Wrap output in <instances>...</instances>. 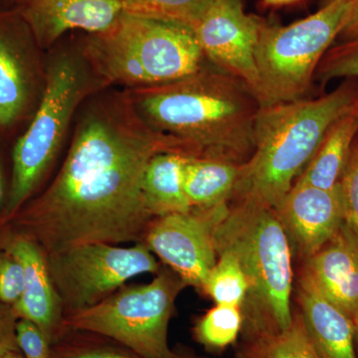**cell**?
<instances>
[{
	"label": "cell",
	"instance_id": "obj_1",
	"mask_svg": "<svg viewBox=\"0 0 358 358\" xmlns=\"http://www.w3.org/2000/svg\"><path fill=\"white\" fill-rule=\"evenodd\" d=\"M110 88L82 105L58 173L7 225L46 256L81 244L141 243L154 219L143 192L148 162L160 152L188 155L141 119L128 90Z\"/></svg>",
	"mask_w": 358,
	"mask_h": 358
},
{
	"label": "cell",
	"instance_id": "obj_2",
	"mask_svg": "<svg viewBox=\"0 0 358 358\" xmlns=\"http://www.w3.org/2000/svg\"><path fill=\"white\" fill-rule=\"evenodd\" d=\"M127 90L141 119L190 157L243 164L253 154L260 107L241 80L208 64L171 83Z\"/></svg>",
	"mask_w": 358,
	"mask_h": 358
},
{
	"label": "cell",
	"instance_id": "obj_3",
	"mask_svg": "<svg viewBox=\"0 0 358 358\" xmlns=\"http://www.w3.org/2000/svg\"><path fill=\"white\" fill-rule=\"evenodd\" d=\"M358 102V80L326 95L264 107L254 124V152L240 167L229 201L275 209L317 152L331 124Z\"/></svg>",
	"mask_w": 358,
	"mask_h": 358
},
{
	"label": "cell",
	"instance_id": "obj_4",
	"mask_svg": "<svg viewBox=\"0 0 358 358\" xmlns=\"http://www.w3.org/2000/svg\"><path fill=\"white\" fill-rule=\"evenodd\" d=\"M58 42L46 57L43 95L13 152V173L0 226L6 227L50 171L80 108L110 85L94 71L79 40Z\"/></svg>",
	"mask_w": 358,
	"mask_h": 358
},
{
	"label": "cell",
	"instance_id": "obj_5",
	"mask_svg": "<svg viewBox=\"0 0 358 358\" xmlns=\"http://www.w3.org/2000/svg\"><path fill=\"white\" fill-rule=\"evenodd\" d=\"M216 252L236 257L248 281L241 307L247 339L293 322V268L289 238L274 209L224 204L211 209Z\"/></svg>",
	"mask_w": 358,
	"mask_h": 358
},
{
	"label": "cell",
	"instance_id": "obj_6",
	"mask_svg": "<svg viewBox=\"0 0 358 358\" xmlns=\"http://www.w3.org/2000/svg\"><path fill=\"white\" fill-rule=\"evenodd\" d=\"M85 57L110 87L171 83L208 65L189 26L122 13L105 31L78 36Z\"/></svg>",
	"mask_w": 358,
	"mask_h": 358
},
{
	"label": "cell",
	"instance_id": "obj_7",
	"mask_svg": "<svg viewBox=\"0 0 358 358\" xmlns=\"http://www.w3.org/2000/svg\"><path fill=\"white\" fill-rule=\"evenodd\" d=\"M350 0H336L287 26L264 20L255 52L252 93L259 107L305 99L324 54L338 39Z\"/></svg>",
	"mask_w": 358,
	"mask_h": 358
},
{
	"label": "cell",
	"instance_id": "obj_8",
	"mask_svg": "<svg viewBox=\"0 0 358 358\" xmlns=\"http://www.w3.org/2000/svg\"><path fill=\"white\" fill-rule=\"evenodd\" d=\"M185 287L173 270L159 268L154 281L122 287L93 307L66 315L65 329L106 336L141 358H176L169 343V322Z\"/></svg>",
	"mask_w": 358,
	"mask_h": 358
},
{
	"label": "cell",
	"instance_id": "obj_9",
	"mask_svg": "<svg viewBox=\"0 0 358 358\" xmlns=\"http://www.w3.org/2000/svg\"><path fill=\"white\" fill-rule=\"evenodd\" d=\"M46 258L64 317L101 303L131 278L157 273L160 268L143 243L129 248L108 243L81 244Z\"/></svg>",
	"mask_w": 358,
	"mask_h": 358
},
{
	"label": "cell",
	"instance_id": "obj_10",
	"mask_svg": "<svg viewBox=\"0 0 358 358\" xmlns=\"http://www.w3.org/2000/svg\"><path fill=\"white\" fill-rule=\"evenodd\" d=\"M43 52L20 14L0 8V133H13L36 112L46 79Z\"/></svg>",
	"mask_w": 358,
	"mask_h": 358
},
{
	"label": "cell",
	"instance_id": "obj_11",
	"mask_svg": "<svg viewBox=\"0 0 358 358\" xmlns=\"http://www.w3.org/2000/svg\"><path fill=\"white\" fill-rule=\"evenodd\" d=\"M263 23L262 18L246 13L244 0H214L192 30L207 63L241 80L252 91Z\"/></svg>",
	"mask_w": 358,
	"mask_h": 358
},
{
	"label": "cell",
	"instance_id": "obj_12",
	"mask_svg": "<svg viewBox=\"0 0 358 358\" xmlns=\"http://www.w3.org/2000/svg\"><path fill=\"white\" fill-rule=\"evenodd\" d=\"M188 286L203 292L218 255L210 210L159 216L150 221L143 242Z\"/></svg>",
	"mask_w": 358,
	"mask_h": 358
},
{
	"label": "cell",
	"instance_id": "obj_13",
	"mask_svg": "<svg viewBox=\"0 0 358 358\" xmlns=\"http://www.w3.org/2000/svg\"><path fill=\"white\" fill-rule=\"evenodd\" d=\"M274 210L289 244L305 260L322 249L345 221L339 185L322 189L294 183Z\"/></svg>",
	"mask_w": 358,
	"mask_h": 358
},
{
	"label": "cell",
	"instance_id": "obj_14",
	"mask_svg": "<svg viewBox=\"0 0 358 358\" xmlns=\"http://www.w3.org/2000/svg\"><path fill=\"white\" fill-rule=\"evenodd\" d=\"M13 8L43 51L70 33L105 31L124 13L117 0H14Z\"/></svg>",
	"mask_w": 358,
	"mask_h": 358
},
{
	"label": "cell",
	"instance_id": "obj_15",
	"mask_svg": "<svg viewBox=\"0 0 358 358\" xmlns=\"http://www.w3.org/2000/svg\"><path fill=\"white\" fill-rule=\"evenodd\" d=\"M6 231L1 246L20 261L25 275L24 289L20 300L13 306V312L18 320L36 324L52 345L65 331L64 312L49 273L46 254L31 238Z\"/></svg>",
	"mask_w": 358,
	"mask_h": 358
},
{
	"label": "cell",
	"instance_id": "obj_16",
	"mask_svg": "<svg viewBox=\"0 0 358 358\" xmlns=\"http://www.w3.org/2000/svg\"><path fill=\"white\" fill-rule=\"evenodd\" d=\"M303 271L355 322L358 315V235L345 221L322 249L306 260Z\"/></svg>",
	"mask_w": 358,
	"mask_h": 358
},
{
	"label": "cell",
	"instance_id": "obj_17",
	"mask_svg": "<svg viewBox=\"0 0 358 358\" xmlns=\"http://www.w3.org/2000/svg\"><path fill=\"white\" fill-rule=\"evenodd\" d=\"M298 298L308 338L320 358H358L353 320L320 292L306 271Z\"/></svg>",
	"mask_w": 358,
	"mask_h": 358
},
{
	"label": "cell",
	"instance_id": "obj_18",
	"mask_svg": "<svg viewBox=\"0 0 358 358\" xmlns=\"http://www.w3.org/2000/svg\"><path fill=\"white\" fill-rule=\"evenodd\" d=\"M358 134V102L327 129L317 152L294 183L333 189L341 182Z\"/></svg>",
	"mask_w": 358,
	"mask_h": 358
},
{
	"label": "cell",
	"instance_id": "obj_19",
	"mask_svg": "<svg viewBox=\"0 0 358 358\" xmlns=\"http://www.w3.org/2000/svg\"><path fill=\"white\" fill-rule=\"evenodd\" d=\"M190 155L181 152H164L148 162L143 176V192L152 217L192 210L186 197L183 173Z\"/></svg>",
	"mask_w": 358,
	"mask_h": 358
},
{
	"label": "cell",
	"instance_id": "obj_20",
	"mask_svg": "<svg viewBox=\"0 0 358 358\" xmlns=\"http://www.w3.org/2000/svg\"><path fill=\"white\" fill-rule=\"evenodd\" d=\"M240 167L230 160L188 157L183 185L192 208L207 210L229 203Z\"/></svg>",
	"mask_w": 358,
	"mask_h": 358
},
{
	"label": "cell",
	"instance_id": "obj_21",
	"mask_svg": "<svg viewBox=\"0 0 358 358\" xmlns=\"http://www.w3.org/2000/svg\"><path fill=\"white\" fill-rule=\"evenodd\" d=\"M241 358H320L308 338L300 313L282 331L247 339Z\"/></svg>",
	"mask_w": 358,
	"mask_h": 358
},
{
	"label": "cell",
	"instance_id": "obj_22",
	"mask_svg": "<svg viewBox=\"0 0 358 358\" xmlns=\"http://www.w3.org/2000/svg\"><path fill=\"white\" fill-rule=\"evenodd\" d=\"M205 282L203 292L217 305L241 308L248 294V281L239 261L230 252H219Z\"/></svg>",
	"mask_w": 358,
	"mask_h": 358
},
{
	"label": "cell",
	"instance_id": "obj_23",
	"mask_svg": "<svg viewBox=\"0 0 358 358\" xmlns=\"http://www.w3.org/2000/svg\"><path fill=\"white\" fill-rule=\"evenodd\" d=\"M50 358H141L113 339L88 333L65 329L51 345Z\"/></svg>",
	"mask_w": 358,
	"mask_h": 358
},
{
	"label": "cell",
	"instance_id": "obj_24",
	"mask_svg": "<svg viewBox=\"0 0 358 358\" xmlns=\"http://www.w3.org/2000/svg\"><path fill=\"white\" fill-rule=\"evenodd\" d=\"M122 13L192 26L214 0H117Z\"/></svg>",
	"mask_w": 358,
	"mask_h": 358
},
{
	"label": "cell",
	"instance_id": "obj_25",
	"mask_svg": "<svg viewBox=\"0 0 358 358\" xmlns=\"http://www.w3.org/2000/svg\"><path fill=\"white\" fill-rule=\"evenodd\" d=\"M243 329L241 308L216 305L197 322L194 336L209 350H224L235 341Z\"/></svg>",
	"mask_w": 358,
	"mask_h": 358
},
{
	"label": "cell",
	"instance_id": "obj_26",
	"mask_svg": "<svg viewBox=\"0 0 358 358\" xmlns=\"http://www.w3.org/2000/svg\"><path fill=\"white\" fill-rule=\"evenodd\" d=\"M336 79L358 80V39L331 46L320 61L315 80L327 84Z\"/></svg>",
	"mask_w": 358,
	"mask_h": 358
},
{
	"label": "cell",
	"instance_id": "obj_27",
	"mask_svg": "<svg viewBox=\"0 0 358 358\" xmlns=\"http://www.w3.org/2000/svg\"><path fill=\"white\" fill-rule=\"evenodd\" d=\"M24 268L15 256L0 246V303L13 307L24 289Z\"/></svg>",
	"mask_w": 358,
	"mask_h": 358
},
{
	"label": "cell",
	"instance_id": "obj_28",
	"mask_svg": "<svg viewBox=\"0 0 358 358\" xmlns=\"http://www.w3.org/2000/svg\"><path fill=\"white\" fill-rule=\"evenodd\" d=\"M345 222L358 235V134L339 182Z\"/></svg>",
	"mask_w": 358,
	"mask_h": 358
},
{
	"label": "cell",
	"instance_id": "obj_29",
	"mask_svg": "<svg viewBox=\"0 0 358 358\" xmlns=\"http://www.w3.org/2000/svg\"><path fill=\"white\" fill-rule=\"evenodd\" d=\"M16 339L24 358H50L51 343L36 324L27 320H18Z\"/></svg>",
	"mask_w": 358,
	"mask_h": 358
},
{
	"label": "cell",
	"instance_id": "obj_30",
	"mask_svg": "<svg viewBox=\"0 0 358 358\" xmlns=\"http://www.w3.org/2000/svg\"><path fill=\"white\" fill-rule=\"evenodd\" d=\"M17 320L13 307L0 303V358H11L20 352L16 339Z\"/></svg>",
	"mask_w": 358,
	"mask_h": 358
},
{
	"label": "cell",
	"instance_id": "obj_31",
	"mask_svg": "<svg viewBox=\"0 0 358 358\" xmlns=\"http://www.w3.org/2000/svg\"><path fill=\"white\" fill-rule=\"evenodd\" d=\"M355 39H358V0H350V8L336 40L341 43Z\"/></svg>",
	"mask_w": 358,
	"mask_h": 358
},
{
	"label": "cell",
	"instance_id": "obj_32",
	"mask_svg": "<svg viewBox=\"0 0 358 358\" xmlns=\"http://www.w3.org/2000/svg\"><path fill=\"white\" fill-rule=\"evenodd\" d=\"M264 3L268 6L282 7L292 6V4L298 3L301 0H262Z\"/></svg>",
	"mask_w": 358,
	"mask_h": 358
},
{
	"label": "cell",
	"instance_id": "obj_33",
	"mask_svg": "<svg viewBox=\"0 0 358 358\" xmlns=\"http://www.w3.org/2000/svg\"><path fill=\"white\" fill-rule=\"evenodd\" d=\"M7 195L6 194V187H4L3 173H2L1 162H0V210L3 209L6 204Z\"/></svg>",
	"mask_w": 358,
	"mask_h": 358
},
{
	"label": "cell",
	"instance_id": "obj_34",
	"mask_svg": "<svg viewBox=\"0 0 358 358\" xmlns=\"http://www.w3.org/2000/svg\"><path fill=\"white\" fill-rule=\"evenodd\" d=\"M176 352V358H203L197 357V355H193V353L185 352V350H179Z\"/></svg>",
	"mask_w": 358,
	"mask_h": 358
},
{
	"label": "cell",
	"instance_id": "obj_35",
	"mask_svg": "<svg viewBox=\"0 0 358 358\" xmlns=\"http://www.w3.org/2000/svg\"><path fill=\"white\" fill-rule=\"evenodd\" d=\"M355 348H357V352L358 355V315L357 320L355 322Z\"/></svg>",
	"mask_w": 358,
	"mask_h": 358
},
{
	"label": "cell",
	"instance_id": "obj_36",
	"mask_svg": "<svg viewBox=\"0 0 358 358\" xmlns=\"http://www.w3.org/2000/svg\"><path fill=\"white\" fill-rule=\"evenodd\" d=\"M334 1H336V0H320V7L329 6V4L333 3Z\"/></svg>",
	"mask_w": 358,
	"mask_h": 358
},
{
	"label": "cell",
	"instance_id": "obj_37",
	"mask_svg": "<svg viewBox=\"0 0 358 358\" xmlns=\"http://www.w3.org/2000/svg\"><path fill=\"white\" fill-rule=\"evenodd\" d=\"M2 229H3V228H2L1 226H0V231H2ZM3 233H0V246H1L2 237H3Z\"/></svg>",
	"mask_w": 358,
	"mask_h": 358
},
{
	"label": "cell",
	"instance_id": "obj_38",
	"mask_svg": "<svg viewBox=\"0 0 358 358\" xmlns=\"http://www.w3.org/2000/svg\"><path fill=\"white\" fill-rule=\"evenodd\" d=\"M11 358H24V357H23V355H21V352H20V353H16V355H13V357Z\"/></svg>",
	"mask_w": 358,
	"mask_h": 358
}]
</instances>
